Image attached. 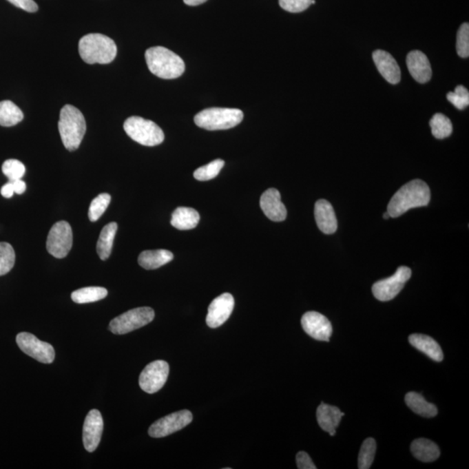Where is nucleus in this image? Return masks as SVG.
I'll list each match as a JSON object with an SVG mask.
<instances>
[{"label": "nucleus", "instance_id": "obj_10", "mask_svg": "<svg viewBox=\"0 0 469 469\" xmlns=\"http://www.w3.org/2000/svg\"><path fill=\"white\" fill-rule=\"evenodd\" d=\"M17 344L25 355L42 362L52 364L55 359L54 348L48 342L39 340L34 335L21 332L16 337Z\"/></svg>", "mask_w": 469, "mask_h": 469}, {"label": "nucleus", "instance_id": "obj_12", "mask_svg": "<svg viewBox=\"0 0 469 469\" xmlns=\"http://www.w3.org/2000/svg\"><path fill=\"white\" fill-rule=\"evenodd\" d=\"M169 367L167 362L158 360L146 366L139 377V386L148 394H154L164 387L167 381Z\"/></svg>", "mask_w": 469, "mask_h": 469}, {"label": "nucleus", "instance_id": "obj_14", "mask_svg": "<svg viewBox=\"0 0 469 469\" xmlns=\"http://www.w3.org/2000/svg\"><path fill=\"white\" fill-rule=\"evenodd\" d=\"M234 306L235 300L231 294L225 293L219 295L209 306L206 324L211 329L220 327L231 317Z\"/></svg>", "mask_w": 469, "mask_h": 469}, {"label": "nucleus", "instance_id": "obj_37", "mask_svg": "<svg viewBox=\"0 0 469 469\" xmlns=\"http://www.w3.org/2000/svg\"><path fill=\"white\" fill-rule=\"evenodd\" d=\"M312 0H279V5L285 11L298 13L305 11L311 6Z\"/></svg>", "mask_w": 469, "mask_h": 469}, {"label": "nucleus", "instance_id": "obj_39", "mask_svg": "<svg viewBox=\"0 0 469 469\" xmlns=\"http://www.w3.org/2000/svg\"><path fill=\"white\" fill-rule=\"evenodd\" d=\"M297 464L299 469H315V464L313 463L311 458L306 452H299L297 455Z\"/></svg>", "mask_w": 469, "mask_h": 469}, {"label": "nucleus", "instance_id": "obj_38", "mask_svg": "<svg viewBox=\"0 0 469 469\" xmlns=\"http://www.w3.org/2000/svg\"><path fill=\"white\" fill-rule=\"evenodd\" d=\"M8 1L25 12H36L39 10L38 5L33 0H8Z\"/></svg>", "mask_w": 469, "mask_h": 469}, {"label": "nucleus", "instance_id": "obj_9", "mask_svg": "<svg viewBox=\"0 0 469 469\" xmlns=\"http://www.w3.org/2000/svg\"><path fill=\"white\" fill-rule=\"evenodd\" d=\"M73 235L71 225L59 221L52 226L46 241L48 251L56 258H64L72 247Z\"/></svg>", "mask_w": 469, "mask_h": 469}, {"label": "nucleus", "instance_id": "obj_6", "mask_svg": "<svg viewBox=\"0 0 469 469\" xmlns=\"http://www.w3.org/2000/svg\"><path fill=\"white\" fill-rule=\"evenodd\" d=\"M124 129L129 138L145 146H156L165 140L164 132L154 122L141 116H133L126 119Z\"/></svg>", "mask_w": 469, "mask_h": 469}, {"label": "nucleus", "instance_id": "obj_11", "mask_svg": "<svg viewBox=\"0 0 469 469\" xmlns=\"http://www.w3.org/2000/svg\"><path fill=\"white\" fill-rule=\"evenodd\" d=\"M192 420V414L189 410L176 412L155 421L149 427L148 433L153 438L168 437L185 428Z\"/></svg>", "mask_w": 469, "mask_h": 469}, {"label": "nucleus", "instance_id": "obj_25", "mask_svg": "<svg viewBox=\"0 0 469 469\" xmlns=\"http://www.w3.org/2000/svg\"><path fill=\"white\" fill-rule=\"evenodd\" d=\"M405 402L412 411L422 417H435L438 413L437 408L433 404L426 401L425 398L417 392H409L406 395Z\"/></svg>", "mask_w": 469, "mask_h": 469}, {"label": "nucleus", "instance_id": "obj_4", "mask_svg": "<svg viewBox=\"0 0 469 469\" xmlns=\"http://www.w3.org/2000/svg\"><path fill=\"white\" fill-rule=\"evenodd\" d=\"M59 131L63 145L70 152H74L81 145L86 132L84 115L75 106L66 105L61 109Z\"/></svg>", "mask_w": 469, "mask_h": 469}, {"label": "nucleus", "instance_id": "obj_24", "mask_svg": "<svg viewBox=\"0 0 469 469\" xmlns=\"http://www.w3.org/2000/svg\"><path fill=\"white\" fill-rule=\"evenodd\" d=\"M411 452L415 458L424 462L435 461L441 455L438 446L425 438L417 439L412 442Z\"/></svg>", "mask_w": 469, "mask_h": 469}, {"label": "nucleus", "instance_id": "obj_41", "mask_svg": "<svg viewBox=\"0 0 469 469\" xmlns=\"http://www.w3.org/2000/svg\"><path fill=\"white\" fill-rule=\"evenodd\" d=\"M14 193L12 182L9 181L1 188V195L6 198H11Z\"/></svg>", "mask_w": 469, "mask_h": 469}, {"label": "nucleus", "instance_id": "obj_21", "mask_svg": "<svg viewBox=\"0 0 469 469\" xmlns=\"http://www.w3.org/2000/svg\"><path fill=\"white\" fill-rule=\"evenodd\" d=\"M409 344L414 346L418 351L422 352L428 357L433 359L435 362L444 360V352H442L440 345L433 338L428 335L421 334H413L408 337Z\"/></svg>", "mask_w": 469, "mask_h": 469}, {"label": "nucleus", "instance_id": "obj_2", "mask_svg": "<svg viewBox=\"0 0 469 469\" xmlns=\"http://www.w3.org/2000/svg\"><path fill=\"white\" fill-rule=\"evenodd\" d=\"M79 52L83 61L89 65H106L114 61L118 49L115 42L109 37L101 33H91L81 39Z\"/></svg>", "mask_w": 469, "mask_h": 469}, {"label": "nucleus", "instance_id": "obj_17", "mask_svg": "<svg viewBox=\"0 0 469 469\" xmlns=\"http://www.w3.org/2000/svg\"><path fill=\"white\" fill-rule=\"evenodd\" d=\"M373 59L379 72L386 81L392 85H397L401 81V69L390 53L377 50L373 52Z\"/></svg>", "mask_w": 469, "mask_h": 469}, {"label": "nucleus", "instance_id": "obj_3", "mask_svg": "<svg viewBox=\"0 0 469 469\" xmlns=\"http://www.w3.org/2000/svg\"><path fill=\"white\" fill-rule=\"evenodd\" d=\"M145 61L149 71L160 79H178L185 72V62L180 56L163 46L148 49Z\"/></svg>", "mask_w": 469, "mask_h": 469}, {"label": "nucleus", "instance_id": "obj_8", "mask_svg": "<svg viewBox=\"0 0 469 469\" xmlns=\"http://www.w3.org/2000/svg\"><path fill=\"white\" fill-rule=\"evenodd\" d=\"M411 275L410 269L401 266L392 277L375 282L372 287L375 298L382 302L392 300L404 289L406 282L410 279Z\"/></svg>", "mask_w": 469, "mask_h": 469}, {"label": "nucleus", "instance_id": "obj_28", "mask_svg": "<svg viewBox=\"0 0 469 469\" xmlns=\"http://www.w3.org/2000/svg\"><path fill=\"white\" fill-rule=\"evenodd\" d=\"M107 289L102 287H86L72 292V301L79 304H90L107 297Z\"/></svg>", "mask_w": 469, "mask_h": 469}, {"label": "nucleus", "instance_id": "obj_19", "mask_svg": "<svg viewBox=\"0 0 469 469\" xmlns=\"http://www.w3.org/2000/svg\"><path fill=\"white\" fill-rule=\"evenodd\" d=\"M315 218L319 229L324 234H333L337 229V219L331 202L320 199L315 205Z\"/></svg>", "mask_w": 469, "mask_h": 469}, {"label": "nucleus", "instance_id": "obj_30", "mask_svg": "<svg viewBox=\"0 0 469 469\" xmlns=\"http://www.w3.org/2000/svg\"><path fill=\"white\" fill-rule=\"evenodd\" d=\"M377 451V442L373 438H367L362 445L358 457V468L360 469L371 468L373 463Z\"/></svg>", "mask_w": 469, "mask_h": 469}, {"label": "nucleus", "instance_id": "obj_43", "mask_svg": "<svg viewBox=\"0 0 469 469\" xmlns=\"http://www.w3.org/2000/svg\"><path fill=\"white\" fill-rule=\"evenodd\" d=\"M384 219H388V218H390V216H389V214H388V212H386V213H384Z\"/></svg>", "mask_w": 469, "mask_h": 469}, {"label": "nucleus", "instance_id": "obj_20", "mask_svg": "<svg viewBox=\"0 0 469 469\" xmlns=\"http://www.w3.org/2000/svg\"><path fill=\"white\" fill-rule=\"evenodd\" d=\"M345 414L340 409L334 406L324 404L319 406L317 411V418L319 426L322 430L328 432L331 437L335 435V428L340 424L342 417Z\"/></svg>", "mask_w": 469, "mask_h": 469}, {"label": "nucleus", "instance_id": "obj_35", "mask_svg": "<svg viewBox=\"0 0 469 469\" xmlns=\"http://www.w3.org/2000/svg\"><path fill=\"white\" fill-rule=\"evenodd\" d=\"M447 98L457 109L464 110L469 105L468 90L463 85H458L454 92L448 93Z\"/></svg>", "mask_w": 469, "mask_h": 469}, {"label": "nucleus", "instance_id": "obj_36", "mask_svg": "<svg viewBox=\"0 0 469 469\" xmlns=\"http://www.w3.org/2000/svg\"><path fill=\"white\" fill-rule=\"evenodd\" d=\"M457 50L458 55L462 59H467L469 56V25L464 23L461 25L457 32Z\"/></svg>", "mask_w": 469, "mask_h": 469}, {"label": "nucleus", "instance_id": "obj_34", "mask_svg": "<svg viewBox=\"0 0 469 469\" xmlns=\"http://www.w3.org/2000/svg\"><path fill=\"white\" fill-rule=\"evenodd\" d=\"M2 171L8 178L9 181H14L24 177L25 167L21 161L16 160V159H8L3 164Z\"/></svg>", "mask_w": 469, "mask_h": 469}, {"label": "nucleus", "instance_id": "obj_29", "mask_svg": "<svg viewBox=\"0 0 469 469\" xmlns=\"http://www.w3.org/2000/svg\"><path fill=\"white\" fill-rule=\"evenodd\" d=\"M430 125L432 134L437 139L448 138L453 132V125L447 116L437 113L431 118Z\"/></svg>", "mask_w": 469, "mask_h": 469}, {"label": "nucleus", "instance_id": "obj_33", "mask_svg": "<svg viewBox=\"0 0 469 469\" xmlns=\"http://www.w3.org/2000/svg\"><path fill=\"white\" fill-rule=\"evenodd\" d=\"M225 166V161L222 159L212 161L202 167L196 169L194 178L198 181H209L215 178L220 173Z\"/></svg>", "mask_w": 469, "mask_h": 469}, {"label": "nucleus", "instance_id": "obj_13", "mask_svg": "<svg viewBox=\"0 0 469 469\" xmlns=\"http://www.w3.org/2000/svg\"><path fill=\"white\" fill-rule=\"evenodd\" d=\"M302 327L309 337L317 341L329 342L332 335V325L324 315L315 311L305 313L302 317Z\"/></svg>", "mask_w": 469, "mask_h": 469}, {"label": "nucleus", "instance_id": "obj_22", "mask_svg": "<svg viewBox=\"0 0 469 469\" xmlns=\"http://www.w3.org/2000/svg\"><path fill=\"white\" fill-rule=\"evenodd\" d=\"M200 221V215L196 209L189 207H178L172 213L171 224L179 231H189L197 227Z\"/></svg>", "mask_w": 469, "mask_h": 469}, {"label": "nucleus", "instance_id": "obj_40", "mask_svg": "<svg viewBox=\"0 0 469 469\" xmlns=\"http://www.w3.org/2000/svg\"><path fill=\"white\" fill-rule=\"evenodd\" d=\"M10 182H12L13 189H14V192L17 193V194L21 195L25 191L26 185L24 181L21 180V179Z\"/></svg>", "mask_w": 469, "mask_h": 469}, {"label": "nucleus", "instance_id": "obj_32", "mask_svg": "<svg viewBox=\"0 0 469 469\" xmlns=\"http://www.w3.org/2000/svg\"><path fill=\"white\" fill-rule=\"evenodd\" d=\"M15 264V251L8 242H0V275L11 271Z\"/></svg>", "mask_w": 469, "mask_h": 469}, {"label": "nucleus", "instance_id": "obj_26", "mask_svg": "<svg viewBox=\"0 0 469 469\" xmlns=\"http://www.w3.org/2000/svg\"><path fill=\"white\" fill-rule=\"evenodd\" d=\"M116 231L118 225L115 222H110L103 228L96 244V252L101 260L105 261L111 256Z\"/></svg>", "mask_w": 469, "mask_h": 469}, {"label": "nucleus", "instance_id": "obj_31", "mask_svg": "<svg viewBox=\"0 0 469 469\" xmlns=\"http://www.w3.org/2000/svg\"><path fill=\"white\" fill-rule=\"evenodd\" d=\"M111 196L107 193H102L98 197L93 199L88 211L90 221L96 222L102 217L106 209H107L110 202H111Z\"/></svg>", "mask_w": 469, "mask_h": 469}, {"label": "nucleus", "instance_id": "obj_23", "mask_svg": "<svg viewBox=\"0 0 469 469\" xmlns=\"http://www.w3.org/2000/svg\"><path fill=\"white\" fill-rule=\"evenodd\" d=\"M174 255L167 249L143 251L138 257V264L145 269H156L173 260Z\"/></svg>", "mask_w": 469, "mask_h": 469}, {"label": "nucleus", "instance_id": "obj_5", "mask_svg": "<svg viewBox=\"0 0 469 469\" xmlns=\"http://www.w3.org/2000/svg\"><path fill=\"white\" fill-rule=\"evenodd\" d=\"M244 119V112L238 109L209 108L196 115L194 121L198 127L208 131L228 129L238 125Z\"/></svg>", "mask_w": 469, "mask_h": 469}, {"label": "nucleus", "instance_id": "obj_42", "mask_svg": "<svg viewBox=\"0 0 469 469\" xmlns=\"http://www.w3.org/2000/svg\"><path fill=\"white\" fill-rule=\"evenodd\" d=\"M207 0H184V2L187 6H196L204 4Z\"/></svg>", "mask_w": 469, "mask_h": 469}, {"label": "nucleus", "instance_id": "obj_15", "mask_svg": "<svg viewBox=\"0 0 469 469\" xmlns=\"http://www.w3.org/2000/svg\"><path fill=\"white\" fill-rule=\"evenodd\" d=\"M104 421L101 412L98 409H92L86 415L84 427H83V442L86 450L92 453L101 444Z\"/></svg>", "mask_w": 469, "mask_h": 469}, {"label": "nucleus", "instance_id": "obj_7", "mask_svg": "<svg viewBox=\"0 0 469 469\" xmlns=\"http://www.w3.org/2000/svg\"><path fill=\"white\" fill-rule=\"evenodd\" d=\"M155 312L152 308L141 307L131 309L110 322L109 329L115 335H125L144 327L153 321Z\"/></svg>", "mask_w": 469, "mask_h": 469}, {"label": "nucleus", "instance_id": "obj_16", "mask_svg": "<svg viewBox=\"0 0 469 469\" xmlns=\"http://www.w3.org/2000/svg\"><path fill=\"white\" fill-rule=\"evenodd\" d=\"M260 206L266 217L273 222H282L287 218V209L281 201L280 192L271 188L262 193Z\"/></svg>", "mask_w": 469, "mask_h": 469}, {"label": "nucleus", "instance_id": "obj_18", "mask_svg": "<svg viewBox=\"0 0 469 469\" xmlns=\"http://www.w3.org/2000/svg\"><path fill=\"white\" fill-rule=\"evenodd\" d=\"M407 66L415 81L425 84L432 78V69L428 56L420 51H412L407 56Z\"/></svg>", "mask_w": 469, "mask_h": 469}, {"label": "nucleus", "instance_id": "obj_1", "mask_svg": "<svg viewBox=\"0 0 469 469\" xmlns=\"http://www.w3.org/2000/svg\"><path fill=\"white\" fill-rule=\"evenodd\" d=\"M430 197L428 185L420 179H415L398 189L389 201L387 212L390 218L401 217L409 209L427 206Z\"/></svg>", "mask_w": 469, "mask_h": 469}, {"label": "nucleus", "instance_id": "obj_27", "mask_svg": "<svg viewBox=\"0 0 469 469\" xmlns=\"http://www.w3.org/2000/svg\"><path fill=\"white\" fill-rule=\"evenodd\" d=\"M24 114L14 103L10 101L0 102V125L11 127L21 123Z\"/></svg>", "mask_w": 469, "mask_h": 469}]
</instances>
